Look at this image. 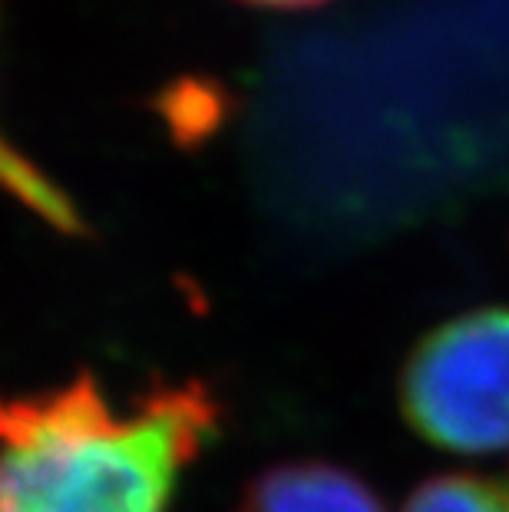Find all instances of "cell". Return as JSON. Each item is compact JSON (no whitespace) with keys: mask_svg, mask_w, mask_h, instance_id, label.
Instances as JSON below:
<instances>
[{"mask_svg":"<svg viewBox=\"0 0 509 512\" xmlns=\"http://www.w3.org/2000/svg\"><path fill=\"white\" fill-rule=\"evenodd\" d=\"M255 4H265V7H308V4H321V0H255Z\"/></svg>","mask_w":509,"mask_h":512,"instance_id":"8992f818","label":"cell"},{"mask_svg":"<svg viewBox=\"0 0 509 512\" xmlns=\"http://www.w3.org/2000/svg\"><path fill=\"white\" fill-rule=\"evenodd\" d=\"M404 512H509V493L490 479L437 476L410 496Z\"/></svg>","mask_w":509,"mask_h":512,"instance_id":"277c9868","label":"cell"},{"mask_svg":"<svg viewBox=\"0 0 509 512\" xmlns=\"http://www.w3.org/2000/svg\"><path fill=\"white\" fill-rule=\"evenodd\" d=\"M400 400L440 450H509V308L470 311L430 331L404 367Z\"/></svg>","mask_w":509,"mask_h":512,"instance_id":"7a4b0ae2","label":"cell"},{"mask_svg":"<svg viewBox=\"0 0 509 512\" xmlns=\"http://www.w3.org/2000/svg\"><path fill=\"white\" fill-rule=\"evenodd\" d=\"M196 387L116 410L90 380L0 400V512H166L179 473L212 437Z\"/></svg>","mask_w":509,"mask_h":512,"instance_id":"6da1fadb","label":"cell"},{"mask_svg":"<svg viewBox=\"0 0 509 512\" xmlns=\"http://www.w3.org/2000/svg\"><path fill=\"white\" fill-rule=\"evenodd\" d=\"M242 512H384L361 479L334 466H281L252 486Z\"/></svg>","mask_w":509,"mask_h":512,"instance_id":"3957f363","label":"cell"},{"mask_svg":"<svg viewBox=\"0 0 509 512\" xmlns=\"http://www.w3.org/2000/svg\"><path fill=\"white\" fill-rule=\"evenodd\" d=\"M0 189H7L14 199L24 202L27 209H34L40 219H47L60 228H77V215H73L70 202L63 199L34 166H27L4 139H0Z\"/></svg>","mask_w":509,"mask_h":512,"instance_id":"5b68a950","label":"cell"}]
</instances>
